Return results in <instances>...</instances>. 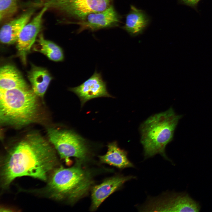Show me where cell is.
<instances>
[{
  "label": "cell",
  "mask_w": 212,
  "mask_h": 212,
  "mask_svg": "<svg viewBox=\"0 0 212 212\" xmlns=\"http://www.w3.org/2000/svg\"><path fill=\"white\" fill-rule=\"evenodd\" d=\"M28 77L34 93L43 97L52 79L49 72L44 68L33 65Z\"/></svg>",
  "instance_id": "16"
},
{
  "label": "cell",
  "mask_w": 212,
  "mask_h": 212,
  "mask_svg": "<svg viewBox=\"0 0 212 212\" xmlns=\"http://www.w3.org/2000/svg\"><path fill=\"white\" fill-rule=\"evenodd\" d=\"M199 203L186 192L172 193L150 199L140 210L144 211L198 212Z\"/></svg>",
  "instance_id": "7"
},
{
  "label": "cell",
  "mask_w": 212,
  "mask_h": 212,
  "mask_svg": "<svg viewBox=\"0 0 212 212\" xmlns=\"http://www.w3.org/2000/svg\"><path fill=\"white\" fill-rule=\"evenodd\" d=\"M182 117L176 114L171 107L150 116L142 124L141 142L146 158L159 154L168 159L165 147L173 140L175 130Z\"/></svg>",
  "instance_id": "2"
},
{
  "label": "cell",
  "mask_w": 212,
  "mask_h": 212,
  "mask_svg": "<svg viewBox=\"0 0 212 212\" xmlns=\"http://www.w3.org/2000/svg\"><path fill=\"white\" fill-rule=\"evenodd\" d=\"M113 0H38L39 7H46L64 19V23L78 20L92 12L104 10Z\"/></svg>",
  "instance_id": "5"
},
{
  "label": "cell",
  "mask_w": 212,
  "mask_h": 212,
  "mask_svg": "<svg viewBox=\"0 0 212 212\" xmlns=\"http://www.w3.org/2000/svg\"><path fill=\"white\" fill-rule=\"evenodd\" d=\"M29 87L20 73L14 66L4 65L0 69V90Z\"/></svg>",
  "instance_id": "13"
},
{
  "label": "cell",
  "mask_w": 212,
  "mask_h": 212,
  "mask_svg": "<svg viewBox=\"0 0 212 212\" xmlns=\"http://www.w3.org/2000/svg\"><path fill=\"white\" fill-rule=\"evenodd\" d=\"M121 16L112 4L102 11L90 13L80 19L69 22L79 26L77 33L88 30L95 32L100 29L118 26L120 22Z\"/></svg>",
  "instance_id": "8"
},
{
  "label": "cell",
  "mask_w": 212,
  "mask_h": 212,
  "mask_svg": "<svg viewBox=\"0 0 212 212\" xmlns=\"http://www.w3.org/2000/svg\"><path fill=\"white\" fill-rule=\"evenodd\" d=\"M185 4L191 6H195L200 0H181Z\"/></svg>",
  "instance_id": "19"
},
{
  "label": "cell",
  "mask_w": 212,
  "mask_h": 212,
  "mask_svg": "<svg viewBox=\"0 0 212 212\" xmlns=\"http://www.w3.org/2000/svg\"><path fill=\"white\" fill-rule=\"evenodd\" d=\"M47 134L50 142L67 163H70V157L76 158L80 161L87 158L89 149L87 141L73 131L49 128Z\"/></svg>",
  "instance_id": "6"
},
{
  "label": "cell",
  "mask_w": 212,
  "mask_h": 212,
  "mask_svg": "<svg viewBox=\"0 0 212 212\" xmlns=\"http://www.w3.org/2000/svg\"><path fill=\"white\" fill-rule=\"evenodd\" d=\"M57 163L54 149L42 137L35 133L29 134L4 158L1 171L2 186L7 187L16 178L23 176L46 180Z\"/></svg>",
  "instance_id": "1"
},
{
  "label": "cell",
  "mask_w": 212,
  "mask_h": 212,
  "mask_svg": "<svg viewBox=\"0 0 212 212\" xmlns=\"http://www.w3.org/2000/svg\"><path fill=\"white\" fill-rule=\"evenodd\" d=\"M37 96L29 87L0 90V122L19 126L32 122L37 111Z\"/></svg>",
  "instance_id": "3"
},
{
  "label": "cell",
  "mask_w": 212,
  "mask_h": 212,
  "mask_svg": "<svg viewBox=\"0 0 212 212\" xmlns=\"http://www.w3.org/2000/svg\"><path fill=\"white\" fill-rule=\"evenodd\" d=\"M36 8L30 7L18 17L3 25L0 31V40L1 43L11 44L16 42L21 30L34 13Z\"/></svg>",
  "instance_id": "11"
},
{
  "label": "cell",
  "mask_w": 212,
  "mask_h": 212,
  "mask_svg": "<svg viewBox=\"0 0 212 212\" xmlns=\"http://www.w3.org/2000/svg\"><path fill=\"white\" fill-rule=\"evenodd\" d=\"M134 178L132 176L117 175L94 186L92 192V210L97 209L107 197L120 188L124 183Z\"/></svg>",
  "instance_id": "12"
},
{
  "label": "cell",
  "mask_w": 212,
  "mask_h": 212,
  "mask_svg": "<svg viewBox=\"0 0 212 212\" xmlns=\"http://www.w3.org/2000/svg\"><path fill=\"white\" fill-rule=\"evenodd\" d=\"M130 7V12L126 16L125 23L122 28L131 36H135L142 32L148 25L149 20L142 10L132 5Z\"/></svg>",
  "instance_id": "14"
},
{
  "label": "cell",
  "mask_w": 212,
  "mask_h": 212,
  "mask_svg": "<svg viewBox=\"0 0 212 212\" xmlns=\"http://www.w3.org/2000/svg\"><path fill=\"white\" fill-rule=\"evenodd\" d=\"M47 8L43 7L32 21L23 27L16 41V48L23 63L42 27L43 16Z\"/></svg>",
  "instance_id": "10"
},
{
  "label": "cell",
  "mask_w": 212,
  "mask_h": 212,
  "mask_svg": "<svg viewBox=\"0 0 212 212\" xmlns=\"http://www.w3.org/2000/svg\"><path fill=\"white\" fill-rule=\"evenodd\" d=\"M19 8L18 0H0V21L3 22L12 17Z\"/></svg>",
  "instance_id": "18"
},
{
  "label": "cell",
  "mask_w": 212,
  "mask_h": 212,
  "mask_svg": "<svg viewBox=\"0 0 212 212\" xmlns=\"http://www.w3.org/2000/svg\"><path fill=\"white\" fill-rule=\"evenodd\" d=\"M69 90L79 98L83 106L87 101L100 97H110L107 88V83L103 79L101 73L95 70L93 74L79 86L70 87Z\"/></svg>",
  "instance_id": "9"
},
{
  "label": "cell",
  "mask_w": 212,
  "mask_h": 212,
  "mask_svg": "<svg viewBox=\"0 0 212 212\" xmlns=\"http://www.w3.org/2000/svg\"><path fill=\"white\" fill-rule=\"evenodd\" d=\"M34 50L45 55L51 60L61 62L64 59L63 51L54 42L44 39L42 34L39 35Z\"/></svg>",
  "instance_id": "17"
},
{
  "label": "cell",
  "mask_w": 212,
  "mask_h": 212,
  "mask_svg": "<svg viewBox=\"0 0 212 212\" xmlns=\"http://www.w3.org/2000/svg\"><path fill=\"white\" fill-rule=\"evenodd\" d=\"M80 162L69 168L62 166L52 171L47 190L55 198H66L74 202L84 196L92 183L91 175L81 167Z\"/></svg>",
  "instance_id": "4"
},
{
  "label": "cell",
  "mask_w": 212,
  "mask_h": 212,
  "mask_svg": "<svg viewBox=\"0 0 212 212\" xmlns=\"http://www.w3.org/2000/svg\"><path fill=\"white\" fill-rule=\"evenodd\" d=\"M107 148L105 154L99 156L102 162L120 169L134 167L128 159L127 152L120 148L116 142L109 143Z\"/></svg>",
  "instance_id": "15"
}]
</instances>
